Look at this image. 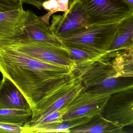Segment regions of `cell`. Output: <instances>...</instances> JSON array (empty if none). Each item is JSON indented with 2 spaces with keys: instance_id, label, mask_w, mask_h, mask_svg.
I'll return each instance as SVG.
<instances>
[{
  "instance_id": "cell-18",
  "label": "cell",
  "mask_w": 133,
  "mask_h": 133,
  "mask_svg": "<svg viewBox=\"0 0 133 133\" xmlns=\"http://www.w3.org/2000/svg\"><path fill=\"white\" fill-rule=\"evenodd\" d=\"M71 59L76 65L87 63L102 57V56L88 51L75 48L66 47Z\"/></svg>"
},
{
  "instance_id": "cell-19",
  "label": "cell",
  "mask_w": 133,
  "mask_h": 133,
  "mask_svg": "<svg viewBox=\"0 0 133 133\" xmlns=\"http://www.w3.org/2000/svg\"><path fill=\"white\" fill-rule=\"evenodd\" d=\"M67 111V107H65L43 117L33 123H29L27 122L24 125L25 126H32L61 122L62 121L63 116Z\"/></svg>"
},
{
  "instance_id": "cell-9",
  "label": "cell",
  "mask_w": 133,
  "mask_h": 133,
  "mask_svg": "<svg viewBox=\"0 0 133 133\" xmlns=\"http://www.w3.org/2000/svg\"><path fill=\"white\" fill-rule=\"evenodd\" d=\"M39 42L65 47L59 37L39 17L31 11H26L23 34L18 43Z\"/></svg>"
},
{
  "instance_id": "cell-13",
  "label": "cell",
  "mask_w": 133,
  "mask_h": 133,
  "mask_svg": "<svg viewBox=\"0 0 133 133\" xmlns=\"http://www.w3.org/2000/svg\"><path fill=\"white\" fill-rule=\"evenodd\" d=\"M123 128L107 120L99 114L85 123L71 128L70 133H122L124 132Z\"/></svg>"
},
{
  "instance_id": "cell-5",
  "label": "cell",
  "mask_w": 133,
  "mask_h": 133,
  "mask_svg": "<svg viewBox=\"0 0 133 133\" xmlns=\"http://www.w3.org/2000/svg\"><path fill=\"white\" fill-rule=\"evenodd\" d=\"M109 121L122 127L133 124V88L112 94L101 113Z\"/></svg>"
},
{
  "instance_id": "cell-20",
  "label": "cell",
  "mask_w": 133,
  "mask_h": 133,
  "mask_svg": "<svg viewBox=\"0 0 133 133\" xmlns=\"http://www.w3.org/2000/svg\"><path fill=\"white\" fill-rule=\"evenodd\" d=\"M23 0H0V13L23 8Z\"/></svg>"
},
{
  "instance_id": "cell-27",
  "label": "cell",
  "mask_w": 133,
  "mask_h": 133,
  "mask_svg": "<svg viewBox=\"0 0 133 133\" xmlns=\"http://www.w3.org/2000/svg\"><path fill=\"white\" fill-rule=\"evenodd\" d=\"M1 80H0V85H1Z\"/></svg>"
},
{
  "instance_id": "cell-3",
  "label": "cell",
  "mask_w": 133,
  "mask_h": 133,
  "mask_svg": "<svg viewBox=\"0 0 133 133\" xmlns=\"http://www.w3.org/2000/svg\"><path fill=\"white\" fill-rule=\"evenodd\" d=\"M81 1L92 24L121 22L133 15V8L123 0H81Z\"/></svg>"
},
{
  "instance_id": "cell-4",
  "label": "cell",
  "mask_w": 133,
  "mask_h": 133,
  "mask_svg": "<svg viewBox=\"0 0 133 133\" xmlns=\"http://www.w3.org/2000/svg\"><path fill=\"white\" fill-rule=\"evenodd\" d=\"M4 48L16 50L22 54L47 63L61 66L73 71L76 66L71 59L66 46L39 42L21 43Z\"/></svg>"
},
{
  "instance_id": "cell-25",
  "label": "cell",
  "mask_w": 133,
  "mask_h": 133,
  "mask_svg": "<svg viewBox=\"0 0 133 133\" xmlns=\"http://www.w3.org/2000/svg\"><path fill=\"white\" fill-rule=\"evenodd\" d=\"M81 0H69V8L74 5L75 4L80 1Z\"/></svg>"
},
{
  "instance_id": "cell-21",
  "label": "cell",
  "mask_w": 133,
  "mask_h": 133,
  "mask_svg": "<svg viewBox=\"0 0 133 133\" xmlns=\"http://www.w3.org/2000/svg\"><path fill=\"white\" fill-rule=\"evenodd\" d=\"M21 133V126L0 123V133Z\"/></svg>"
},
{
  "instance_id": "cell-6",
  "label": "cell",
  "mask_w": 133,
  "mask_h": 133,
  "mask_svg": "<svg viewBox=\"0 0 133 133\" xmlns=\"http://www.w3.org/2000/svg\"><path fill=\"white\" fill-rule=\"evenodd\" d=\"M111 95L88 92L84 89L66 107L63 121L82 117L91 118L101 114Z\"/></svg>"
},
{
  "instance_id": "cell-16",
  "label": "cell",
  "mask_w": 133,
  "mask_h": 133,
  "mask_svg": "<svg viewBox=\"0 0 133 133\" xmlns=\"http://www.w3.org/2000/svg\"><path fill=\"white\" fill-rule=\"evenodd\" d=\"M133 49L125 50L111 59L117 77H133Z\"/></svg>"
},
{
  "instance_id": "cell-10",
  "label": "cell",
  "mask_w": 133,
  "mask_h": 133,
  "mask_svg": "<svg viewBox=\"0 0 133 133\" xmlns=\"http://www.w3.org/2000/svg\"><path fill=\"white\" fill-rule=\"evenodd\" d=\"M90 24L88 15L80 1L69 8L66 14L53 16L50 29L59 36Z\"/></svg>"
},
{
  "instance_id": "cell-24",
  "label": "cell",
  "mask_w": 133,
  "mask_h": 133,
  "mask_svg": "<svg viewBox=\"0 0 133 133\" xmlns=\"http://www.w3.org/2000/svg\"><path fill=\"white\" fill-rule=\"evenodd\" d=\"M123 1L129 5L131 8H133V0H123Z\"/></svg>"
},
{
  "instance_id": "cell-15",
  "label": "cell",
  "mask_w": 133,
  "mask_h": 133,
  "mask_svg": "<svg viewBox=\"0 0 133 133\" xmlns=\"http://www.w3.org/2000/svg\"><path fill=\"white\" fill-rule=\"evenodd\" d=\"M131 88H133V77H112L84 89L88 92L111 95Z\"/></svg>"
},
{
  "instance_id": "cell-23",
  "label": "cell",
  "mask_w": 133,
  "mask_h": 133,
  "mask_svg": "<svg viewBox=\"0 0 133 133\" xmlns=\"http://www.w3.org/2000/svg\"><path fill=\"white\" fill-rule=\"evenodd\" d=\"M47 0H23L24 3L32 5L39 10L42 8V4L43 2Z\"/></svg>"
},
{
  "instance_id": "cell-26",
  "label": "cell",
  "mask_w": 133,
  "mask_h": 133,
  "mask_svg": "<svg viewBox=\"0 0 133 133\" xmlns=\"http://www.w3.org/2000/svg\"><path fill=\"white\" fill-rule=\"evenodd\" d=\"M58 2L61 3L69 4V0H57Z\"/></svg>"
},
{
  "instance_id": "cell-8",
  "label": "cell",
  "mask_w": 133,
  "mask_h": 133,
  "mask_svg": "<svg viewBox=\"0 0 133 133\" xmlns=\"http://www.w3.org/2000/svg\"><path fill=\"white\" fill-rule=\"evenodd\" d=\"M26 14L23 8L0 13V47L20 42L24 32Z\"/></svg>"
},
{
  "instance_id": "cell-12",
  "label": "cell",
  "mask_w": 133,
  "mask_h": 133,
  "mask_svg": "<svg viewBox=\"0 0 133 133\" xmlns=\"http://www.w3.org/2000/svg\"><path fill=\"white\" fill-rule=\"evenodd\" d=\"M0 85V109L31 110L24 95L4 75Z\"/></svg>"
},
{
  "instance_id": "cell-22",
  "label": "cell",
  "mask_w": 133,
  "mask_h": 133,
  "mask_svg": "<svg viewBox=\"0 0 133 133\" xmlns=\"http://www.w3.org/2000/svg\"><path fill=\"white\" fill-rule=\"evenodd\" d=\"M58 2L57 0H47L42 4V8L49 11L54 10L57 8Z\"/></svg>"
},
{
  "instance_id": "cell-7",
  "label": "cell",
  "mask_w": 133,
  "mask_h": 133,
  "mask_svg": "<svg viewBox=\"0 0 133 133\" xmlns=\"http://www.w3.org/2000/svg\"><path fill=\"white\" fill-rule=\"evenodd\" d=\"M72 73L81 78L84 88L98 84L109 78L117 77L111 59L102 57L92 62L76 65Z\"/></svg>"
},
{
  "instance_id": "cell-2",
  "label": "cell",
  "mask_w": 133,
  "mask_h": 133,
  "mask_svg": "<svg viewBox=\"0 0 133 133\" xmlns=\"http://www.w3.org/2000/svg\"><path fill=\"white\" fill-rule=\"evenodd\" d=\"M122 22L91 23L58 37L66 47L82 50L103 57L112 42Z\"/></svg>"
},
{
  "instance_id": "cell-17",
  "label": "cell",
  "mask_w": 133,
  "mask_h": 133,
  "mask_svg": "<svg viewBox=\"0 0 133 133\" xmlns=\"http://www.w3.org/2000/svg\"><path fill=\"white\" fill-rule=\"evenodd\" d=\"M31 110L0 109V123L22 127L31 119Z\"/></svg>"
},
{
  "instance_id": "cell-1",
  "label": "cell",
  "mask_w": 133,
  "mask_h": 133,
  "mask_svg": "<svg viewBox=\"0 0 133 133\" xmlns=\"http://www.w3.org/2000/svg\"><path fill=\"white\" fill-rule=\"evenodd\" d=\"M72 71L16 50L0 47V72L24 95L32 112L29 123L41 118Z\"/></svg>"
},
{
  "instance_id": "cell-14",
  "label": "cell",
  "mask_w": 133,
  "mask_h": 133,
  "mask_svg": "<svg viewBox=\"0 0 133 133\" xmlns=\"http://www.w3.org/2000/svg\"><path fill=\"white\" fill-rule=\"evenodd\" d=\"M91 118L82 117L61 122L21 127V133H70L71 129L77 127L88 122Z\"/></svg>"
},
{
  "instance_id": "cell-11",
  "label": "cell",
  "mask_w": 133,
  "mask_h": 133,
  "mask_svg": "<svg viewBox=\"0 0 133 133\" xmlns=\"http://www.w3.org/2000/svg\"><path fill=\"white\" fill-rule=\"evenodd\" d=\"M133 49V15L124 20L107 51L102 57L111 59L121 53Z\"/></svg>"
}]
</instances>
